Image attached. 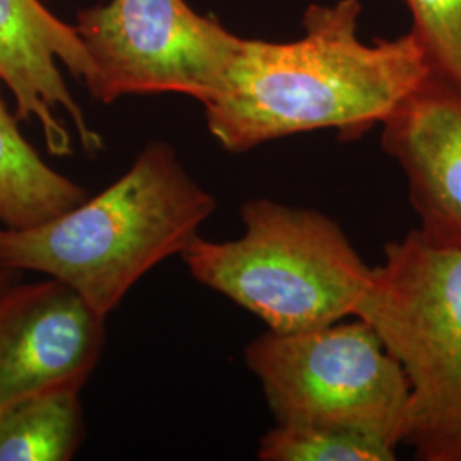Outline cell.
<instances>
[{"label":"cell","mask_w":461,"mask_h":461,"mask_svg":"<svg viewBox=\"0 0 461 461\" xmlns=\"http://www.w3.org/2000/svg\"><path fill=\"white\" fill-rule=\"evenodd\" d=\"M359 0L310 5L304 34L287 43L243 38L222 89L203 103L219 146L243 154L296 133L361 139L383 125L429 79L417 36L364 43Z\"/></svg>","instance_id":"cell-1"},{"label":"cell","mask_w":461,"mask_h":461,"mask_svg":"<svg viewBox=\"0 0 461 461\" xmlns=\"http://www.w3.org/2000/svg\"><path fill=\"white\" fill-rule=\"evenodd\" d=\"M215 207L176 150L150 142L96 197L34 228H0V264L62 280L108 316L149 270L182 255Z\"/></svg>","instance_id":"cell-2"},{"label":"cell","mask_w":461,"mask_h":461,"mask_svg":"<svg viewBox=\"0 0 461 461\" xmlns=\"http://www.w3.org/2000/svg\"><path fill=\"white\" fill-rule=\"evenodd\" d=\"M243 234L197 236L182 253L192 277L276 333L323 329L357 314L373 280L344 230L320 211L251 198Z\"/></svg>","instance_id":"cell-3"},{"label":"cell","mask_w":461,"mask_h":461,"mask_svg":"<svg viewBox=\"0 0 461 461\" xmlns=\"http://www.w3.org/2000/svg\"><path fill=\"white\" fill-rule=\"evenodd\" d=\"M411 384L403 445L417 460L461 461V249L417 230L384 248L357 310Z\"/></svg>","instance_id":"cell-4"},{"label":"cell","mask_w":461,"mask_h":461,"mask_svg":"<svg viewBox=\"0 0 461 461\" xmlns=\"http://www.w3.org/2000/svg\"><path fill=\"white\" fill-rule=\"evenodd\" d=\"M276 424L337 429L405 443L411 384L363 318L323 329L265 331L245 348Z\"/></svg>","instance_id":"cell-5"},{"label":"cell","mask_w":461,"mask_h":461,"mask_svg":"<svg viewBox=\"0 0 461 461\" xmlns=\"http://www.w3.org/2000/svg\"><path fill=\"white\" fill-rule=\"evenodd\" d=\"M101 103L175 93L202 104L222 89L243 38L185 0H108L77 14Z\"/></svg>","instance_id":"cell-6"},{"label":"cell","mask_w":461,"mask_h":461,"mask_svg":"<svg viewBox=\"0 0 461 461\" xmlns=\"http://www.w3.org/2000/svg\"><path fill=\"white\" fill-rule=\"evenodd\" d=\"M104 320L53 277L2 291L0 411L51 390H81L103 352Z\"/></svg>","instance_id":"cell-7"},{"label":"cell","mask_w":461,"mask_h":461,"mask_svg":"<svg viewBox=\"0 0 461 461\" xmlns=\"http://www.w3.org/2000/svg\"><path fill=\"white\" fill-rule=\"evenodd\" d=\"M59 64L86 87L95 77L76 26L53 16L43 0H0V83L16 99L17 120H36L50 154L64 158L74 152L72 135L60 116L67 113L84 150L95 154L103 139L68 91Z\"/></svg>","instance_id":"cell-8"},{"label":"cell","mask_w":461,"mask_h":461,"mask_svg":"<svg viewBox=\"0 0 461 461\" xmlns=\"http://www.w3.org/2000/svg\"><path fill=\"white\" fill-rule=\"evenodd\" d=\"M381 146L407 176L422 238L461 249V93L429 79L383 123Z\"/></svg>","instance_id":"cell-9"},{"label":"cell","mask_w":461,"mask_h":461,"mask_svg":"<svg viewBox=\"0 0 461 461\" xmlns=\"http://www.w3.org/2000/svg\"><path fill=\"white\" fill-rule=\"evenodd\" d=\"M16 122L0 98V222L28 230L77 207L87 190L50 167Z\"/></svg>","instance_id":"cell-10"},{"label":"cell","mask_w":461,"mask_h":461,"mask_svg":"<svg viewBox=\"0 0 461 461\" xmlns=\"http://www.w3.org/2000/svg\"><path fill=\"white\" fill-rule=\"evenodd\" d=\"M81 390L62 388L0 411V461H68L83 445Z\"/></svg>","instance_id":"cell-11"},{"label":"cell","mask_w":461,"mask_h":461,"mask_svg":"<svg viewBox=\"0 0 461 461\" xmlns=\"http://www.w3.org/2000/svg\"><path fill=\"white\" fill-rule=\"evenodd\" d=\"M260 461H393L396 447L337 429L276 424L258 441Z\"/></svg>","instance_id":"cell-12"},{"label":"cell","mask_w":461,"mask_h":461,"mask_svg":"<svg viewBox=\"0 0 461 461\" xmlns=\"http://www.w3.org/2000/svg\"><path fill=\"white\" fill-rule=\"evenodd\" d=\"M428 53L432 79L461 93V0H403Z\"/></svg>","instance_id":"cell-13"},{"label":"cell","mask_w":461,"mask_h":461,"mask_svg":"<svg viewBox=\"0 0 461 461\" xmlns=\"http://www.w3.org/2000/svg\"><path fill=\"white\" fill-rule=\"evenodd\" d=\"M16 270L5 267L4 264H0V293L5 291L9 285H13V276H14Z\"/></svg>","instance_id":"cell-14"}]
</instances>
